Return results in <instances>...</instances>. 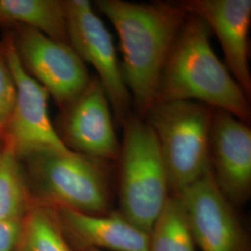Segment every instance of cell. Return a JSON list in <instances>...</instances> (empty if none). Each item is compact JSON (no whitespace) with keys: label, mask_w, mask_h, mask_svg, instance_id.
<instances>
[{"label":"cell","mask_w":251,"mask_h":251,"mask_svg":"<svg viewBox=\"0 0 251 251\" xmlns=\"http://www.w3.org/2000/svg\"><path fill=\"white\" fill-rule=\"evenodd\" d=\"M22 222L0 220V251H15L21 233Z\"/></svg>","instance_id":"cell-19"},{"label":"cell","mask_w":251,"mask_h":251,"mask_svg":"<svg viewBox=\"0 0 251 251\" xmlns=\"http://www.w3.org/2000/svg\"><path fill=\"white\" fill-rule=\"evenodd\" d=\"M2 42L15 84L14 106L3 141L11 146L20 159L41 149L69 150L50 118L49 92L24 68L9 32Z\"/></svg>","instance_id":"cell-8"},{"label":"cell","mask_w":251,"mask_h":251,"mask_svg":"<svg viewBox=\"0 0 251 251\" xmlns=\"http://www.w3.org/2000/svg\"><path fill=\"white\" fill-rule=\"evenodd\" d=\"M196 246L180 198L170 195L149 233L148 251H196Z\"/></svg>","instance_id":"cell-17"},{"label":"cell","mask_w":251,"mask_h":251,"mask_svg":"<svg viewBox=\"0 0 251 251\" xmlns=\"http://www.w3.org/2000/svg\"><path fill=\"white\" fill-rule=\"evenodd\" d=\"M213 108L196 100L152 104L145 116L160 149L170 195H179L210 167Z\"/></svg>","instance_id":"cell-4"},{"label":"cell","mask_w":251,"mask_h":251,"mask_svg":"<svg viewBox=\"0 0 251 251\" xmlns=\"http://www.w3.org/2000/svg\"><path fill=\"white\" fill-rule=\"evenodd\" d=\"M94 5L116 28L124 82L137 116L144 118L154 103L162 68L189 13L179 2L96 0Z\"/></svg>","instance_id":"cell-1"},{"label":"cell","mask_w":251,"mask_h":251,"mask_svg":"<svg viewBox=\"0 0 251 251\" xmlns=\"http://www.w3.org/2000/svg\"><path fill=\"white\" fill-rule=\"evenodd\" d=\"M118 160L119 212L149 233L170 196L168 176L152 127L138 116L124 123Z\"/></svg>","instance_id":"cell-5"},{"label":"cell","mask_w":251,"mask_h":251,"mask_svg":"<svg viewBox=\"0 0 251 251\" xmlns=\"http://www.w3.org/2000/svg\"><path fill=\"white\" fill-rule=\"evenodd\" d=\"M211 33L203 19L189 13L162 68L154 103L196 100L248 124L250 100L213 51Z\"/></svg>","instance_id":"cell-2"},{"label":"cell","mask_w":251,"mask_h":251,"mask_svg":"<svg viewBox=\"0 0 251 251\" xmlns=\"http://www.w3.org/2000/svg\"><path fill=\"white\" fill-rule=\"evenodd\" d=\"M20 160L32 198L91 215L112 211L110 162L56 149L37 150Z\"/></svg>","instance_id":"cell-3"},{"label":"cell","mask_w":251,"mask_h":251,"mask_svg":"<svg viewBox=\"0 0 251 251\" xmlns=\"http://www.w3.org/2000/svg\"><path fill=\"white\" fill-rule=\"evenodd\" d=\"M65 235L76 248L99 251H148L149 233L131 224L119 210L91 215L68 208H56Z\"/></svg>","instance_id":"cell-13"},{"label":"cell","mask_w":251,"mask_h":251,"mask_svg":"<svg viewBox=\"0 0 251 251\" xmlns=\"http://www.w3.org/2000/svg\"><path fill=\"white\" fill-rule=\"evenodd\" d=\"M32 197L22 162L8 143L0 146V220L22 222Z\"/></svg>","instance_id":"cell-16"},{"label":"cell","mask_w":251,"mask_h":251,"mask_svg":"<svg viewBox=\"0 0 251 251\" xmlns=\"http://www.w3.org/2000/svg\"><path fill=\"white\" fill-rule=\"evenodd\" d=\"M15 101V84L9 68L5 48L0 41V137L9 123Z\"/></svg>","instance_id":"cell-18"},{"label":"cell","mask_w":251,"mask_h":251,"mask_svg":"<svg viewBox=\"0 0 251 251\" xmlns=\"http://www.w3.org/2000/svg\"><path fill=\"white\" fill-rule=\"evenodd\" d=\"M9 34L24 68L45 88L61 111L86 90L91 76L71 46L30 27L16 25Z\"/></svg>","instance_id":"cell-6"},{"label":"cell","mask_w":251,"mask_h":251,"mask_svg":"<svg viewBox=\"0 0 251 251\" xmlns=\"http://www.w3.org/2000/svg\"><path fill=\"white\" fill-rule=\"evenodd\" d=\"M0 25L30 27L70 45L63 0H0Z\"/></svg>","instance_id":"cell-14"},{"label":"cell","mask_w":251,"mask_h":251,"mask_svg":"<svg viewBox=\"0 0 251 251\" xmlns=\"http://www.w3.org/2000/svg\"><path fill=\"white\" fill-rule=\"evenodd\" d=\"M1 144H2V138L0 137V146H1Z\"/></svg>","instance_id":"cell-21"},{"label":"cell","mask_w":251,"mask_h":251,"mask_svg":"<svg viewBox=\"0 0 251 251\" xmlns=\"http://www.w3.org/2000/svg\"><path fill=\"white\" fill-rule=\"evenodd\" d=\"M55 128L73 152L108 162L118 160L121 144L106 91L97 76H92L80 96L63 109Z\"/></svg>","instance_id":"cell-9"},{"label":"cell","mask_w":251,"mask_h":251,"mask_svg":"<svg viewBox=\"0 0 251 251\" xmlns=\"http://www.w3.org/2000/svg\"><path fill=\"white\" fill-rule=\"evenodd\" d=\"M15 251H72L55 207L32 198Z\"/></svg>","instance_id":"cell-15"},{"label":"cell","mask_w":251,"mask_h":251,"mask_svg":"<svg viewBox=\"0 0 251 251\" xmlns=\"http://www.w3.org/2000/svg\"><path fill=\"white\" fill-rule=\"evenodd\" d=\"M177 196L201 251H246L241 225L232 203L216 182L211 165L202 177Z\"/></svg>","instance_id":"cell-10"},{"label":"cell","mask_w":251,"mask_h":251,"mask_svg":"<svg viewBox=\"0 0 251 251\" xmlns=\"http://www.w3.org/2000/svg\"><path fill=\"white\" fill-rule=\"evenodd\" d=\"M70 45L98 73L117 121L131 117L132 98L126 86L112 36L88 0H63Z\"/></svg>","instance_id":"cell-7"},{"label":"cell","mask_w":251,"mask_h":251,"mask_svg":"<svg viewBox=\"0 0 251 251\" xmlns=\"http://www.w3.org/2000/svg\"><path fill=\"white\" fill-rule=\"evenodd\" d=\"M216 182L231 203L243 204L251 192V130L228 112L214 109L209 135Z\"/></svg>","instance_id":"cell-11"},{"label":"cell","mask_w":251,"mask_h":251,"mask_svg":"<svg viewBox=\"0 0 251 251\" xmlns=\"http://www.w3.org/2000/svg\"><path fill=\"white\" fill-rule=\"evenodd\" d=\"M179 3L188 13L203 19L215 34L222 46L227 69L251 100V0H184Z\"/></svg>","instance_id":"cell-12"},{"label":"cell","mask_w":251,"mask_h":251,"mask_svg":"<svg viewBox=\"0 0 251 251\" xmlns=\"http://www.w3.org/2000/svg\"><path fill=\"white\" fill-rule=\"evenodd\" d=\"M78 251H102L96 250V249H92V248H76Z\"/></svg>","instance_id":"cell-20"}]
</instances>
